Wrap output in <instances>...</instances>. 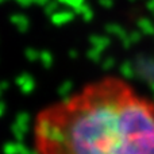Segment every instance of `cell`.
I'll list each match as a JSON object with an SVG mask.
<instances>
[{
  "label": "cell",
  "mask_w": 154,
  "mask_h": 154,
  "mask_svg": "<svg viewBox=\"0 0 154 154\" xmlns=\"http://www.w3.org/2000/svg\"><path fill=\"white\" fill-rule=\"evenodd\" d=\"M34 145L37 154H154V99L100 77L38 112Z\"/></svg>",
  "instance_id": "obj_1"
}]
</instances>
